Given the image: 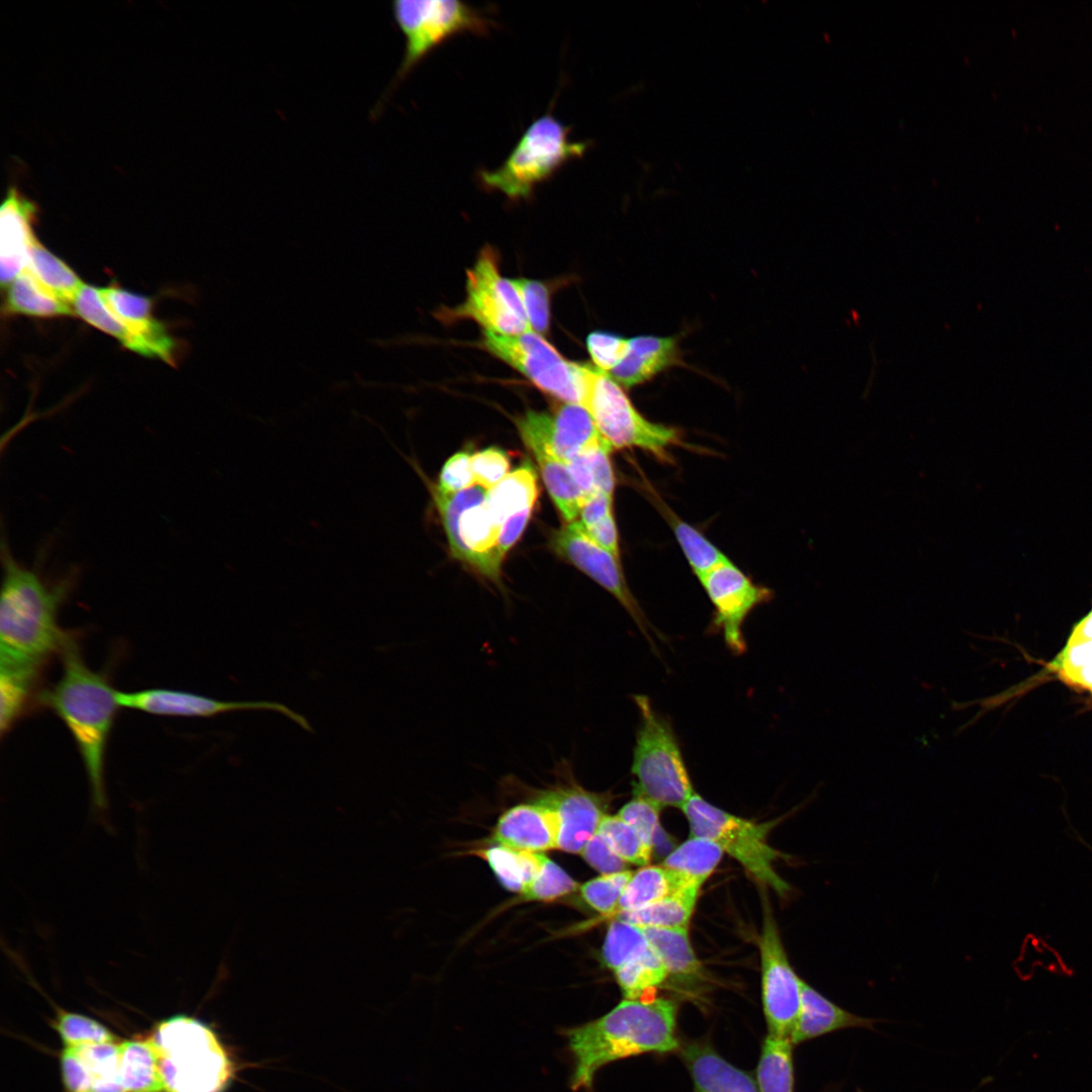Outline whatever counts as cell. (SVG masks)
<instances>
[{
    "label": "cell",
    "instance_id": "cell-17",
    "mask_svg": "<svg viewBox=\"0 0 1092 1092\" xmlns=\"http://www.w3.org/2000/svg\"><path fill=\"white\" fill-rule=\"evenodd\" d=\"M117 703L120 708L169 717L205 718L235 711L269 710L284 715L306 731H312L306 718L277 702L221 701L187 691L151 688L132 692L117 691Z\"/></svg>",
    "mask_w": 1092,
    "mask_h": 1092
},
{
    "label": "cell",
    "instance_id": "cell-35",
    "mask_svg": "<svg viewBox=\"0 0 1092 1092\" xmlns=\"http://www.w3.org/2000/svg\"><path fill=\"white\" fill-rule=\"evenodd\" d=\"M476 853L488 863L506 890L520 894L534 881L545 857L543 852L521 851L498 844Z\"/></svg>",
    "mask_w": 1092,
    "mask_h": 1092
},
{
    "label": "cell",
    "instance_id": "cell-21",
    "mask_svg": "<svg viewBox=\"0 0 1092 1092\" xmlns=\"http://www.w3.org/2000/svg\"><path fill=\"white\" fill-rule=\"evenodd\" d=\"M37 206L16 187H10L0 208V275L8 286L26 267Z\"/></svg>",
    "mask_w": 1092,
    "mask_h": 1092
},
{
    "label": "cell",
    "instance_id": "cell-14",
    "mask_svg": "<svg viewBox=\"0 0 1092 1092\" xmlns=\"http://www.w3.org/2000/svg\"><path fill=\"white\" fill-rule=\"evenodd\" d=\"M516 425L531 452L540 450L564 463L606 441L587 410L577 403L562 402L548 412L529 411Z\"/></svg>",
    "mask_w": 1092,
    "mask_h": 1092
},
{
    "label": "cell",
    "instance_id": "cell-48",
    "mask_svg": "<svg viewBox=\"0 0 1092 1092\" xmlns=\"http://www.w3.org/2000/svg\"><path fill=\"white\" fill-rule=\"evenodd\" d=\"M585 343L596 368L608 374L620 364L629 349V339L602 331L588 334Z\"/></svg>",
    "mask_w": 1092,
    "mask_h": 1092
},
{
    "label": "cell",
    "instance_id": "cell-53",
    "mask_svg": "<svg viewBox=\"0 0 1092 1092\" xmlns=\"http://www.w3.org/2000/svg\"><path fill=\"white\" fill-rule=\"evenodd\" d=\"M533 509L523 510L510 518L502 525L496 551L502 560L505 559L509 550L515 545L523 534L531 517Z\"/></svg>",
    "mask_w": 1092,
    "mask_h": 1092
},
{
    "label": "cell",
    "instance_id": "cell-28",
    "mask_svg": "<svg viewBox=\"0 0 1092 1092\" xmlns=\"http://www.w3.org/2000/svg\"><path fill=\"white\" fill-rule=\"evenodd\" d=\"M700 885L685 887L637 910L621 912L614 918L640 927H688L696 908Z\"/></svg>",
    "mask_w": 1092,
    "mask_h": 1092
},
{
    "label": "cell",
    "instance_id": "cell-44",
    "mask_svg": "<svg viewBox=\"0 0 1092 1092\" xmlns=\"http://www.w3.org/2000/svg\"><path fill=\"white\" fill-rule=\"evenodd\" d=\"M632 875L625 870L594 878L579 887L581 898L603 916L613 917Z\"/></svg>",
    "mask_w": 1092,
    "mask_h": 1092
},
{
    "label": "cell",
    "instance_id": "cell-12",
    "mask_svg": "<svg viewBox=\"0 0 1092 1092\" xmlns=\"http://www.w3.org/2000/svg\"><path fill=\"white\" fill-rule=\"evenodd\" d=\"M445 322L471 320L483 332L520 335L532 331L521 297L512 279L499 271L498 256L485 246L466 274V295L454 308L441 314Z\"/></svg>",
    "mask_w": 1092,
    "mask_h": 1092
},
{
    "label": "cell",
    "instance_id": "cell-16",
    "mask_svg": "<svg viewBox=\"0 0 1092 1092\" xmlns=\"http://www.w3.org/2000/svg\"><path fill=\"white\" fill-rule=\"evenodd\" d=\"M699 580L715 609L713 630L722 632L732 653L743 654L746 651L743 623L756 606L771 598L770 590L755 584L730 560Z\"/></svg>",
    "mask_w": 1092,
    "mask_h": 1092
},
{
    "label": "cell",
    "instance_id": "cell-3",
    "mask_svg": "<svg viewBox=\"0 0 1092 1092\" xmlns=\"http://www.w3.org/2000/svg\"><path fill=\"white\" fill-rule=\"evenodd\" d=\"M62 673L42 691L38 700L52 710L71 733L89 782L92 804L98 812L107 807L105 759L113 727L117 690L104 672L89 667L72 635L67 634L59 652Z\"/></svg>",
    "mask_w": 1092,
    "mask_h": 1092
},
{
    "label": "cell",
    "instance_id": "cell-5",
    "mask_svg": "<svg viewBox=\"0 0 1092 1092\" xmlns=\"http://www.w3.org/2000/svg\"><path fill=\"white\" fill-rule=\"evenodd\" d=\"M569 133L570 127L551 113L539 116L498 167L477 172L479 186L500 192L513 202L531 198L538 185L589 148V142L571 141Z\"/></svg>",
    "mask_w": 1092,
    "mask_h": 1092
},
{
    "label": "cell",
    "instance_id": "cell-39",
    "mask_svg": "<svg viewBox=\"0 0 1092 1092\" xmlns=\"http://www.w3.org/2000/svg\"><path fill=\"white\" fill-rule=\"evenodd\" d=\"M723 854V849L715 841L706 837L690 836L665 857L662 866L703 886Z\"/></svg>",
    "mask_w": 1092,
    "mask_h": 1092
},
{
    "label": "cell",
    "instance_id": "cell-31",
    "mask_svg": "<svg viewBox=\"0 0 1092 1092\" xmlns=\"http://www.w3.org/2000/svg\"><path fill=\"white\" fill-rule=\"evenodd\" d=\"M4 309L7 314L38 317L64 316L75 313L70 303L53 294L26 269L7 286Z\"/></svg>",
    "mask_w": 1092,
    "mask_h": 1092
},
{
    "label": "cell",
    "instance_id": "cell-54",
    "mask_svg": "<svg viewBox=\"0 0 1092 1092\" xmlns=\"http://www.w3.org/2000/svg\"><path fill=\"white\" fill-rule=\"evenodd\" d=\"M611 514H613V495L599 492L585 499L577 521L586 530Z\"/></svg>",
    "mask_w": 1092,
    "mask_h": 1092
},
{
    "label": "cell",
    "instance_id": "cell-47",
    "mask_svg": "<svg viewBox=\"0 0 1092 1092\" xmlns=\"http://www.w3.org/2000/svg\"><path fill=\"white\" fill-rule=\"evenodd\" d=\"M512 281L521 297L531 330L541 336L546 335L551 318L550 288L541 281L529 278H514Z\"/></svg>",
    "mask_w": 1092,
    "mask_h": 1092
},
{
    "label": "cell",
    "instance_id": "cell-6",
    "mask_svg": "<svg viewBox=\"0 0 1092 1092\" xmlns=\"http://www.w3.org/2000/svg\"><path fill=\"white\" fill-rule=\"evenodd\" d=\"M634 702L640 716L631 766L634 794L661 809H681L695 792L673 729L647 697L635 696Z\"/></svg>",
    "mask_w": 1092,
    "mask_h": 1092
},
{
    "label": "cell",
    "instance_id": "cell-50",
    "mask_svg": "<svg viewBox=\"0 0 1092 1092\" xmlns=\"http://www.w3.org/2000/svg\"><path fill=\"white\" fill-rule=\"evenodd\" d=\"M470 465L474 484L490 489L509 474L510 459L502 449L490 447L471 455Z\"/></svg>",
    "mask_w": 1092,
    "mask_h": 1092
},
{
    "label": "cell",
    "instance_id": "cell-34",
    "mask_svg": "<svg viewBox=\"0 0 1092 1092\" xmlns=\"http://www.w3.org/2000/svg\"><path fill=\"white\" fill-rule=\"evenodd\" d=\"M41 667L0 663V730L4 736L29 704Z\"/></svg>",
    "mask_w": 1092,
    "mask_h": 1092
},
{
    "label": "cell",
    "instance_id": "cell-46",
    "mask_svg": "<svg viewBox=\"0 0 1092 1092\" xmlns=\"http://www.w3.org/2000/svg\"><path fill=\"white\" fill-rule=\"evenodd\" d=\"M578 888L576 881L545 855L538 875L521 895L527 901L551 902Z\"/></svg>",
    "mask_w": 1092,
    "mask_h": 1092
},
{
    "label": "cell",
    "instance_id": "cell-32",
    "mask_svg": "<svg viewBox=\"0 0 1092 1092\" xmlns=\"http://www.w3.org/2000/svg\"><path fill=\"white\" fill-rule=\"evenodd\" d=\"M536 477L533 467L526 463L487 490L485 504L499 525L523 510L533 509L539 492Z\"/></svg>",
    "mask_w": 1092,
    "mask_h": 1092
},
{
    "label": "cell",
    "instance_id": "cell-49",
    "mask_svg": "<svg viewBox=\"0 0 1092 1092\" xmlns=\"http://www.w3.org/2000/svg\"><path fill=\"white\" fill-rule=\"evenodd\" d=\"M661 808L648 799L634 794L618 812V816L633 827L645 843L653 848L655 835L659 828Z\"/></svg>",
    "mask_w": 1092,
    "mask_h": 1092
},
{
    "label": "cell",
    "instance_id": "cell-23",
    "mask_svg": "<svg viewBox=\"0 0 1092 1092\" xmlns=\"http://www.w3.org/2000/svg\"><path fill=\"white\" fill-rule=\"evenodd\" d=\"M695 1092H759L755 1079L735 1067L706 1042H692L681 1049Z\"/></svg>",
    "mask_w": 1092,
    "mask_h": 1092
},
{
    "label": "cell",
    "instance_id": "cell-20",
    "mask_svg": "<svg viewBox=\"0 0 1092 1092\" xmlns=\"http://www.w3.org/2000/svg\"><path fill=\"white\" fill-rule=\"evenodd\" d=\"M558 838L559 824L555 811L536 800L505 811L492 835L495 844L531 852L557 849Z\"/></svg>",
    "mask_w": 1092,
    "mask_h": 1092
},
{
    "label": "cell",
    "instance_id": "cell-41",
    "mask_svg": "<svg viewBox=\"0 0 1092 1092\" xmlns=\"http://www.w3.org/2000/svg\"><path fill=\"white\" fill-rule=\"evenodd\" d=\"M659 510L673 530L674 536L693 571L701 579L709 571L729 559L699 530L678 518L660 503Z\"/></svg>",
    "mask_w": 1092,
    "mask_h": 1092
},
{
    "label": "cell",
    "instance_id": "cell-1",
    "mask_svg": "<svg viewBox=\"0 0 1092 1092\" xmlns=\"http://www.w3.org/2000/svg\"><path fill=\"white\" fill-rule=\"evenodd\" d=\"M1 557L0 663L42 667L60 652L68 634L59 625V610L74 589L79 570L72 567L47 576L15 560L4 540Z\"/></svg>",
    "mask_w": 1092,
    "mask_h": 1092
},
{
    "label": "cell",
    "instance_id": "cell-29",
    "mask_svg": "<svg viewBox=\"0 0 1092 1092\" xmlns=\"http://www.w3.org/2000/svg\"><path fill=\"white\" fill-rule=\"evenodd\" d=\"M642 928L663 963L668 977L678 982H690L702 975V964L692 946L688 927Z\"/></svg>",
    "mask_w": 1092,
    "mask_h": 1092
},
{
    "label": "cell",
    "instance_id": "cell-27",
    "mask_svg": "<svg viewBox=\"0 0 1092 1092\" xmlns=\"http://www.w3.org/2000/svg\"><path fill=\"white\" fill-rule=\"evenodd\" d=\"M691 885L702 886L662 864L642 867L633 873L615 915L640 909Z\"/></svg>",
    "mask_w": 1092,
    "mask_h": 1092
},
{
    "label": "cell",
    "instance_id": "cell-43",
    "mask_svg": "<svg viewBox=\"0 0 1092 1092\" xmlns=\"http://www.w3.org/2000/svg\"><path fill=\"white\" fill-rule=\"evenodd\" d=\"M598 832L613 851L627 863L647 866L653 848L648 846L639 833L618 815H606Z\"/></svg>",
    "mask_w": 1092,
    "mask_h": 1092
},
{
    "label": "cell",
    "instance_id": "cell-2",
    "mask_svg": "<svg viewBox=\"0 0 1092 1092\" xmlns=\"http://www.w3.org/2000/svg\"><path fill=\"white\" fill-rule=\"evenodd\" d=\"M677 1005L667 998L624 999L603 1016L564 1028L573 1091L593 1088L597 1073L625 1058L676 1051Z\"/></svg>",
    "mask_w": 1092,
    "mask_h": 1092
},
{
    "label": "cell",
    "instance_id": "cell-7",
    "mask_svg": "<svg viewBox=\"0 0 1092 1092\" xmlns=\"http://www.w3.org/2000/svg\"><path fill=\"white\" fill-rule=\"evenodd\" d=\"M681 810L689 822L691 836L715 841L756 881L780 896H787L792 891L774 868L780 853L769 845L767 836L776 821L758 823L733 815L696 793Z\"/></svg>",
    "mask_w": 1092,
    "mask_h": 1092
},
{
    "label": "cell",
    "instance_id": "cell-24",
    "mask_svg": "<svg viewBox=\"0 0 1092 1092\" xmlns=\"http://www.w3.org/2000/svg\"><path fill=\"white\" fill-rule=\"evenodd\" d=\"M677 341L672 337L637 336L629 339L625 358L609 375L626 387L641 384L676 363Z\"/></svg>",
    "mask_w": 1092,
    "mask_h": 1092
},
{
    "label": "cell",
    "instance_id": "cell-9",
    "mask_svg": "<svg viewBox=\"0 0 1092 1092\" xmlns=\"http://www.w3.org/2000/svg\"><path fill=\"white\" fill-rule=\"evenodd\" d=\"M581 405L613 449L639 448L664 460L668 448L679 443L676 429L645 419L616 380L589 365Z\"/></svg>",
    "mask_w": 1092,
    "mask_h": 1092
},
{
    "label": "cell",
    "instance_id": "cell-55",
    "mask_svg": "<svg viewBox=\"0 0 1092 1092\" xmlns=\"http://www.w3.org/2000/svg\"><path fill=\"white\" fill-rule=\"evenodd\" d=\"M585 532L601 547L620 560L618 531L613 514L586 529Z\"/></svg>",
    "mask_w": 1092,
    "mask_h": 1092
},
{
    "label": "cell",
    "instance_id": "cell-10",
    "mask_svg": "<svg viewBox=\"0 0 1092 1092\" xmlns=\"http://www.w3.org/2000/svg\"><path fill=\"white\" fill-rule=\"evenodd\" d=\"M487 490L474 484L452 494L435 488L433 495L452 555L497 583L503 560L496 544L502 525L485 504Z\"/></svg>",
    "mask_w": 1092,
    "mask_h": 1092
},
{
    "label": "cell",
    "instance_id": "cell-37",
    "mask_svg": "<svg viewBox=\"0 0 1092 1092\" xmlns=\"http://www.w3.org/2000/svg\"><path fill=\"white\" fill-rule=\"evenodd\" d=\"M25 269L53 294L71 305L84 285L79 276L35 237L28 248Z\"/></svg>",
    "mask_w": 1092,
    "mask_h": 1092
},
{
    "label": "cell",
    "instance_id": "cell-51",
    "mask_svg": "<svg viewBox=\"0 0 1092 1092\" xmlns=\"http://www.w3.org/2000/svg\"><path fill=\"white\" fill-rule=\"evenodd\" d=\"M470 457L467 452H458L451 456L442 467L436 489L452 494L474 485Z\"/></svg>",
    "mask_w": 1092,
    "mask_h": 1092
},
{
    "label": "cell",
    "instance_id": "cell-26",
    "mask_svg": "<svg viewBox=\"0 0 1092 1092\" xmlns=\"http://www.w3.org/2000/svg\"><path fill=\"white\" fill-rule=\"evenodd\" d=\"M1050 666L1062 681L1092 695V608L1074 625Z\"/></svg>",
    "mask_w": 1092,
    "mask_h": 1092
},
{
    "label": "cell",
    "instance_id": "cell-13",
    "mask_svg": "<svg viewBox=\"0 0 1092 1092\" xmlns=\"http://www.w3.org/2000/svg\"><path fill=\"white\" fill-rule=\"evenodd\" d=\"M764 909L758 943L763 1013L769 1034L789 1037L801 1009L803 980L789 961L769 907Z\"/></svg>",
    "mask_w": 1092,
    "mask_h": 1092
},
{
    "label": "cell",
    "instance_id": "cell-33",
    "mask_svg": "<svg viewBox=\"0 0 1092 1092\" xmlns=\"http://www.w3.org/2000/svg\"><path fill=\"white\" fill-rule=\"evenodd\" d=\"M73 306L74 311L85 322L114 337L128 350L152 357L147 344L109 309L98 287L84 284Z\"/></svg>",
    "mask_w": 1092,
    "mask_h": 1092
},
{
    "label": "cell",
    "instance_id": "cell-8",
    "mask_svg": "<svg viewBox=\"0 0 1092 1092\" xmlns=\"http://www.w3.org/2000/svg\"><path fill=\"white\" fill-rule=\"evenodd\" d=\"M391 10L404 54L386 95L446 40L461 33L485 35L493 24L484 12L457 0H398Z\"/></svg>",
    "mask_w": 1092,
    "mask_h": 1092
},
{
    "label": "cell",
    "instance_id": "cell-4",
    "mask_svg": "<svg viewBox=\"0 0 1092 1092\" xmlns=\"http://www.w3.org/2000/svg\"><path fill=\"white\" fill-rule=\"evenodd\" d=\"M149 1037L165 1092H223L231 1083L234 1065L216 1033L199 1019L171 1016Z\"/></svg>",
    "mask_w": 1092,
    "mask_h": 1092
},
{
    "label": "cell",
    "instance_id": "cell-42",
    "mask_svg": "<svg viewBox=\"0 0 1092 1092\" xmlns=\"http://www.w3.org/2000/svg\"><path fill=\"white\" fill-rule=\"evenodd\" d=\"M648 945L642 927L614 918L606 934L602 958L607 968L615 972Z\"/></svg>",
    "mask_w": 1092,
    "mask_h": 1092
},
{
    "label": "cell",
    "instance_id": "cell-19",
    "mask_svg": "<svg viewBox=\"0 0 1092 1092\" xmlns=\"http://www.w3.org/2000/svg\"><path fill=\"white\" fill-rule=\"evenodd\" d=\"M119 1054L115 1041L64 1046L60 1064L65 1092H124Z\"/></svg>",
    "mask_w": 1092,
    "mask_h": 1092
},
{
    "label": "cell",
    "instance_id": "cell-30",
    "mask_svg": "<svg viewBox=\"0 0 1092 1092\" xmlns=\"http://www.w3.org/2000/svg\"><path fill=\"white\" fill-rule=\"evenodd\" d=\"M119 1050L124 1092H165L157 1053L150 1037L123 1040Z\"/></svg>",
    "mask_w": 1092,
    "mask_h": 1092
},
{
    "label": "cell",
    "instance_id": "cell-40",
    "mask_svg": "<svg viewBox=\"0 0 1092 1092\" xmlns=\"http://www.w3.org/2000/svg\"><path fill=\"white\" fill-rule=\"evenodd\" d=\"M624 999H641L661 986L668 973L660 958L649 945L614 972Z\"/></svg>",
    "mask_w": 1092,
    "mask_h": 1092
},
{
    "label": "cell",
    "instance_id": "cell-18",
    "mask_svg": "<svg viewBox=\"0 0 1092 1092\" xmlns=\"http://www.w3.org/2000/svg\"><path fill=\"white\" fill-rule=\"evenodd\" d=\"M563 766V782L540 791L534 800L551 807L558 818V848L580 853L586 842L598 832L611 802L609 794L585 790L567 775Z\"/></svg>",
    "mask_w": 1092,
    "mask_h": 1092
},
{
    "label": "cell",
    "instance_id": "cell-52",
    "mask_svg": "<svg viewBox=\"0 0 1092 1092\" xmlns=\"http://www.w3.org/2000/svg\"><path fill=\"white\" fill-rule=\"evenodd\" d=\"M583 859L601 875L626 870L627 862L618 856L605 838L597 832L580 852Z\"/></svg>",
    "mask_w": 1092,
    "mask_h": 1092
},
{
    "label": "cell",
    "instance_id": "cell-11",
    "mask_svg": "<svg viewBox=\"0 0 1092 1092\" xmlns=\"http://www.w3.org/2000/svg\"><path fill=\"white\" fill-rule=\"evenodd\" d=\"M481 346L545 394L582 404L586 365L564 358L543 336L533 331L513 336L483 332Z\"/></svg>",
    "mask_w": 1092,
    "mask_h": 1092
},
{
    "label": "cell",
    "instance_id": "cell-15",
    "mask_svg": "<svg viewBox=\"0 0 1092 1092\" xmlns=\"http://www.w3.org/2000/svg\"><path fill=\"white\" fill-rule=\"evenodd\" d=\"M550 544L560 557L580 569L615 597L654 648L650 635L651 626L627 586L620 560L595 542L577 520L556 531L551 537Z\"/></svg>",
    "mask_w": 1092,
    "mask_h": 1092
},
{
    "label": "cell",
    "instance_id": "cell-36",
    "mask_svg": "<svg viewBox=\"0 0 1092 1092\" xmlns=\"http://www.w3.org/2000/svg\"><path fill=\"white\" fill-rule=\"evenodd\" d=\"M755 1082L759 1092H794L793 1043L767 1033L761 1045Z\"/></svg>",
    "mask_w": 1092,
    "mask_h": 1092
},
{
    "label": "cell",
    "instance_id": "cell-22",
    "mask_svg": "<svg viewBox=\"0 0 1092 1092\" xmlns=\"http://www.w3.org/2000/svg\"><path fill=\"white\" fill-rule=\"evenodd\" d=\"M99 290L109 309L148 345L153 358L175 364L176 341L153 315L150 297L113 284Z\"/></svg>",
    "mask_w": 1092,
    "mask_h": 1092
},
{
    "label": "cell",
    "instance_id": "cell-38",
    "mask_svg": "<svg viewBox=\"0 0 1092 1092\" xmlns=\"http://www.w3.org/2000/svg\"><path fill=\"white\" fill-rule=\"evenodd\" d=\"M545 486L565 522L577 520L586 496L574 481L567 465L540 450L532 451Z\"/></svg>",
    "mask_w": 1092,
    "mask_h": 1092
},
{
    "label": "cell",
    "instance_id": "cell-45",
    "mask_svg": "<svg viewBox=\"0 0 1092 1092\" xmlns=\"http://www.w3.org/2000/svg\"><path fill=\"white\" fill-rule=\"evenodd\" d=\"M55 1027L64 1046L115 1041L103 1024L88 1016L59 1009Z\"/></svg>",
    "mask_w": 1092,
    "mask_h": 1092
},
{
    "label": "cell",
    "instance_id": "cell-25",
    "mask_svg": "<svg viewBox=\"0 0 1092 1092\" xmlns=\"http://www.w3.org/2000/svg\"><path fill=\"white\" fill-rule=\"evenodd\" d=\"M871 1023L870 1019L831 1002L803 981L801 1009L789 1038L793 1044H797L837 1029L868 1026Z\"/></svg>",
    "mask_w": 1092,
    "mask_h": 1092
}]
</instances>
